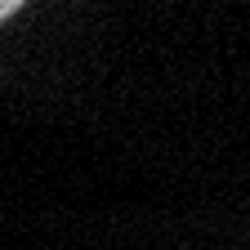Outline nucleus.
Listing matches in <instances>:
<instances>
[{
    "mask_svg": "<svg viewBox=\"0 0 250 250\" xmlns=\"http://www.w3.org/2000/svg\"><path fill=\"white\" fill-rule=\"evenodd\" d=\"M18 5H22V0H0V22H5V18H9V14H14Z\"/></svg>",
    "mask_w": 250,
    "mask_h": 250,
    "instance_id": "f257e3e1",
    "label": "nucleus"
}]
</instances>
